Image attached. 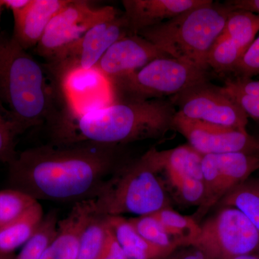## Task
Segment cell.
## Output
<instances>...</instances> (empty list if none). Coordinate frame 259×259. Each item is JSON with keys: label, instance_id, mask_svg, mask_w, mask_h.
Returning a JSON list of instances; mask_svg holds the SVG:
<instances>
[{"label": "cell", "instance_id": "1", "mask_svg": "<svg viewBox=\"0 0 259 259\" xmlns=\"http://www.w3.org/2000/svg\"><path fill=\"white\" fill-rule=\"evenodd\" d=\"M117 146L79 141L28 148L8 164L10 188L37 201L75 204L97 198L122 166Z\"/></svg>", "mask_w": 259, "mask_h": 259}, {"label": "cell", "instance_id": "2", "mask_svg": "<svg viewBox=\"0 0 259 259\" xmlns=\"http://www.w3.org/2000/svg\"><path fill=\"white\" fill-rule=\"evenodd\" d=\"M0 110L17 136L44 125L54 131L71 113L62 86L47 65L4 31L0 32Z\"/></svg>", "mask_w": 259, "mask_h": 259}, {"label": "cell", "instance_id": "3", "mask_svg": "<svg viewBox=\"0 0 259 259\" xmlns=\"http://www.w3.org/2000/svg\"><path fill=\"white\" fill-rule=\"evenodd\" d=\"M176 109L165 99L113 102L70 116L54 134L55 143L79 141L117 146L158 139L174 128Z\"/></svg>", "mask_w": 259, "mask_h": 259}, {"label": "cell", "instance_id": "4", "mask_svg": "<svg viewBox=\"0 0 259 259\" xmlns=\"http://www.w3.org/2000/svg\"><path fill=\"white\" fill-rule=\"evenodd\" d=\"M232 10L226 3L209 0L176 18L144 29L137 35L169 57L208 71L209 51L222 33Z\"/></svg>", "mask_w": 259, "mask_h": 259}, {"label": "cell", "instance_id": "5", "mask_svg": "<svg viewBox=\"0 0 259 259\" xmlns=\"http://www.w3.org/2000/svg\"><path fill=\"white\" fill-rule=\"evenodd\" d=\"M95 211L106 216L134 214L144 216L168 207V200L157 173L141 157L123 165L94 199Z\"/></svg>", "mask_w": 259, "mask_h": 259}, {"label": "cell", "instance_id": "6", "mask_svg": "<svg viewBox=\"0 0 259 259\" xmlns=\"http://www.w3.org/2000/svg\"><path fill=\"white\" fill-rule=\"evenodd\" d=\"M207 79V71L171 57L155 59L133 74L110 81L112 102L175 96Z\"/></svg>", "mask_w": 259, "mask_h": 259}, {"label": "cell", "instance_id": "7", "mask_svg": "<svg viewBox=\"0 0 259 259\" xmlns=\"http://www.w3.org/2000/svg\"><path fill=\"white\" fill-rule=\"evenodd\" d=\"M259 245V231L238 209L226 207L202 226L192 246L209 259L250 254Z\"/></svg>", "mask_w": 259, "mask_h": 259}, {"label": "cell", "instance_id": "8", "mask_svg": "<svg viewBox=\"0 0 259 259\" xmlns=\"http://www.w3.org/2000/svg\"><path fill=\"white\" fill-rule=\"evenodd\" d=\"M131 34L125 15L104 20L46 62L48 69L58 82L75 71H89L97 64L112 44Z\"/></svg>", "mask_w": 259, "mask_h": 259}, {"label": "cell", "instance_id": "9", "mask_svg": "<svg viewBox=\"0 0 259 259\" xmlns=\"http://www.w3.org/2000/svg\"><path fill=\"white\" fill-rule=\"evenodd\" d=\"M170 101L178 107L177 112L190 120L246 131L248 116L223 87L212 84L208 79L171 97Z\"/></svg>", "mask_w": 259, "mask_h": 259}, {"label": "cell", "instance_id": "10", "mask_svg": "<svg viewBox=\"0 0 259 259\" xmlns=\"http://www.w3.org/2000/svg\"><path fill=\"white\" fill-rule=\"evenodd\" d=\"M117 15V10L112 6L95 8L86 0H70L69 4L51 20L34 49L35 53L47 62L94 25Z\"/></svg>", "mask_w": 259, "mask_h": 259}, {"label": "cell", "instance_id": "11", "mask_svg": "<svg viewBox=\"0 0 259 259\" xmlns=\"http://www.w3.org/2000/svg\"><path fill=\"white\" fill-rule=\"evenodd\" d=\"M258 168V153L237 152L202 156L204 197L197 210V218L205 214L220 199L248 180Z\"/></svg>", "mask_w": 259, "mask_h": 259}, {"label": "cell", "instance_id": "12", "mask_svg": "<svg viewBox=\"0 0 259 259\" xmlns=\"http://www.w3.org/2000/svg\"><path fill=\"white\" fill-rule=\"evenodd\" d=\"M189 145L202 156L243 152L258 153L259 141L247 131L190 120L176 112L173 121Z\"/></svg>", "mask_w": 259, "mask_h": 259}, {"label": "cell", "instance_id": "13", "mask_svg": "<svg viewBox=\"0 0 259 259\" xmlns=\"http://www.w3.org/2000/svg\"><path fill=\"white\" fill-rule=\"evenodd\" d=\"M169 57L146 38L129 34L112 44L96 69L108 82L133 74L155 59Z\"/></svg>", "mask_w": 259, "mask_h": 259}, {"label": "cell", "instance_id": "14", "mask_svg": "<svg viewBox=\"0 0 259 259\" xmlns=\"http://www.w3.org/2000/svg\"><path fill=\"white\" fill-rule=\"evenodd\" d=\"M73 115L95 110L112 103L110 85L96 69L75 71L61 82Z\"/></svg>", "mask_w": 259, "mask_h": 259}, {"label": "cell", "instance_id": "15", "mask_svg": "<svg viewBox=\"0 0 259 259\" xmlns=\"http://www.w3.org/2000/svg\"><path fill=\"white\" fill-rule=\"evenodd\" d=\"M70 0H30L25 8L12 12L14 18L13 37L25 50L35 49L51 20Z\"/></svg>", "mask_w": 259, "mask_h": 259}, {"label": "cell", "instance_id": "16", "mask_svg": "<svg viewBox=\"0 0 259 259\" xmlns=\"http://www.w3.org/2000/svg\"><path fill=\"white\" fill-rule=\"evenodd\" d=\"M209 0H123L130 32L137 34L153 25L206 4Z\"/></svg>", "mask_w": 259, "mask_h": 259}, {"label": "cell", "instance_id": "17", "mask_svg": "<svg viewBox=\"0 0 259 259\" xmlns=\"http://www.w3.org/2000/svg\"><path fill=\"white\" fill-rule=\"evenodd\" d=\"M94 210V199L75 203L66 218L59 221L57 233L40 259H76L81 233Z\"/></svg>", "mask_w": 259, "mask_h": 259}, {"label": "cell", "instance_id": "18", "mask_svg": "<svg viewBox=\"0 0 259 259\" xmlns=\"http://www.w3.org/2000/svg\"><path fill=\"white\" fill-rule=\"evenodd\" d=\"M142 158L153 171L164 172L167 177L188 176L202 181V155L189 144L166 151L152 148Z\"/></svg>", "mask_w": 259, "mask_h": 259}, {"label": "cell", "instance_id": "19", "mask_svg": "<svg viewBox=\"0 0 259 259\" xmlns=\"http://www.w3.org/2000/svg\"><path fill=\"white\" fill-rule=\"evenodd\" d=\"M107 224L127 259H162L173 253L146 241L122 216H108Z\"/></svg>", "mask_w": 259, "mask_h": 259}, {"label": "cell", "instance_id": "20", "mask_svg": "<svg viewBox=\"0 0 259 259\" xmlns=\"http://www.w3.org/2000/svg\"><path fill=\"white\" fill-rule=\"evenodd\" d=\"M44 210L37 202L28 212L0 228V255L8 256L35 235L44 220Z\"/></svg>", "mask_w": 259, "mask_h": 259}, {"label": "cell", "instance_id": "21", "mask_svg": "<svg viewBox=\"0 0 259 259\" xmlns=\"http://www.w3.org/2000/svg\"><path fill=\"white\" fill-rule=\"evenodd\" d=\"M258 32L259 15L245 10H233L221 35L231 40L245 52L254 41Z\"/></svg>", "mask_w": 259, "mask_h": 259}, {"label": "cell", "instance_id": "22", "mask_svg": "<svg viewBox=\"0 0 259 259\" xmlns=\"http://www.w3.org/2000/svg\"><path fill=\"white\" fill-rule=\"evenodd\" d=\"M226 207L236 208L248 218L259 231V182L245 181L223 198Z\"/></svg>", "mask_w": 259, "mask_h": 259}, {"label": "cell", "instance_id": "23", "mask_svg": "<svg viewBox=\"0 0 259 259\" xmlns=\"http://www.w3.org/2000/svg\"><path fill=\"white\" fill-rule=\"evenodd\" d=\"M152 214L181 245H192L199 236L200 226L194 218L183 215L168 207Z\"/></svg>", "mask_w": 259, "mask_h": 259}, {"label": "cell", "instance_id": "24", "mask_svg": "<svg viewBox=\"0 0 259 259\" xmlns=\"http://www.w3.org/2000/svg\"><path fill=\"white\" fill-rule=\"evenodd\" d=\"M107 232L106 216L94 210L81 233L76 259H96L106 241Z\"/></svg>", "mask_w": 259, "mask_h": 259}, {"label": "cell", "instance_id": "25", "mask_svg": "<svg viewBox=\"0 0 259 259\" xmlns=\"http://www.w3.org/2000/svg\"><path fill=\"white\" fill-rule=\"evenodd\" d=\"M244 53L231 40L220 35L209 52V69L211 68L218 73L234 72Z\"/></svg>", "mask_w": 259, "mask_h": 259}, {"label": "cell", "instance_id": "26", "mask_svg": "<svg viewBox=\"0 0 259 259\" xmlns=\"http://www.w3.org/2000/svg\"><path fill=\"white\" fill-rule=\"evenodd\" d=\"M59 221L56 212H49L44 217L35 235L23 245L21 251L13 259H40L44 250L57 233Z\"/></svg>", "mask_w": 259, "mask_h": 259}, {"label": "cell", "instance_id": "27", "mask_svg": "<svg viewBox=\"0 0 259 259\" xmlns=\"http://www.w3.org/2000/svg\"><path fill=\"white\" fill-rule=\"evenodd\" d=\"M128 221L143 238L153 244L172 250L181 245L152 214L131 218Z\"/></svg>", "mask_w": 259, "mask_h": 259}, {"label": "cell", "instance_id": "28", "mask_svg": "<svg viewBox=\"0 0 259 259\" xmlns=\"http://www.w3.org/2000/svg\"><path fill=\"white\" fill-rule=\"evenodd\" d=\"M38 202L15 189L0 191V228L21 217Z\"/></svg>", "mask_w": 259, "mask_h": 259}, {"label": "cell", "instance_id": "29", "mask_svg": "<svg viewBox=\"0 0 259 259\" xmlns=\"http://www.w3.org/2000/svg\"><path fill=\"white\" fill-rule=\"evenodd\" d=\"M172 187L176 189L185 202L200 205L204 197L203 181L188 176H172L168 177Z\"/></svg>", "mask_w": 259, "mask_h": 259}, {"label": "cell", "instance_id": "30", "mask_svg": "<svg viewBox=\"0 0 259 259\" xmlns=\"http://www.w3.org/2000/svg\"><path fill=\"white\" fill-rule=\"evenodd\" d=\"M13 125L0 110V163L9 164L17 155Z\"/></svg>", "mask_w": 259, "mask_h": 259}, {"label": "cell", "instance_id": "31", "mask_svg": "<svg viewBox=\"0 0 259 259\" xmlns=\"http://www.w3.org/2000/svg\"><path fill=\"white\" fill-rule=\"evenodd\" d=\"M233 73L238 77L250 78L259 75V36L245 51Z\"/></svg>", "mask_w": 259, "mask_h": 259}, {"label": "cell", "instance_id": "32", "mask_svg": "<svg viewBox=\"0 0 259 259\" xmlns=\"http://www.w3.org/2000/svg\"><path fill=\"white\" fill-rule=\"evenodd\" d=\"M223 88L228 94V96L231 97L232 100L241 107L248 117L259 121V98L258 97L249 96V95L236 93V92L228 91L223 87Z\"/></svg>", "mask_w": 259, "mask_h": 259}, {"label": "cell", "instance_id": "33", "mask_svg": "<svg viewBox=\"0 0 259 259\" xmlns=\"http://www.w3.org/2000/svg\"><path fill=\"white\" fill-rule=\"evenodd\" d=\"M223 88L228 91L259 98V81H253L250 78L237 77L235 79L228 80Z\"/></svg>", "mask_w": 259, "mask_h": 259}, {"label": "cell", "instance_id": "34", "mask_svg": "<svg viewBox=\"0 0 259 259\" xmlns=\"http://www.w3.org/2000/svg\"><path fill=\"white\" fill-rule=\"evenodd\" d=\"M96 259H127L123 250L109 228L106 241Z\"/></svg>", "mask_w": 259, "mask_h": 259}, {"label": "cell", "instance_id": "35", "mask_svg": "<svg viewBox=\"0 0 259 259\" xmlns=\"http://www.w3.org/2000/svg\"><path fill=\"white\" fill-rule=\"evenodd\" d=\"M226 3L233 10H245L259 15V0H233Z\"/></svg>", "mask_w": 259, "mask_h": 259}, {"label": "cell", "instance_id": "36", "mask_svg": "<svg viewBox=\"0 0 259 259\" xmlns=\"http://www.w3.org/2000/svg\"><path fill=\"white\" fill-rule=\"evenodd\" d=\"M171 259H209L200 250L194 248V249L182 252Z\"/></svg>", "mask_w": 259, "mask_h": 259}, {"label": "cell", "instance_id": "37", "mask_svg": "<svg viewBox=\"0 0 259 259\" xmlns=\"http://www.w3.org/2000/svg\"><path fill=\"white\" fill-rule=\"evenodd\" d=\"M4 8H8L12 12L25 8L30 3V0H2Z\"/></svg>", "mask_w": 259, "mask_h": 259}, {"label": "cell", "instance_id": "38", "mask_svg": "<svg viewBox=\"0 0 259 259\" xmlns=\"http://www.w3.org/2000/svg\"><path fill=\"white\" fill-rule=\"evenodd\" d=\"M232 259H259V258L258 257L255 256V255L246 254L235 257V258Z\"/></svg>", "mask_w": 259, "mask_h": 259}, {"label": "cell", "instance_id": "39", "mask_svg": "<svg viewBox=\"0 0 259 259\" xmlns=\"http://www.w3.org/2000/svg\"><path fill=\"white\" fill-rule=\"evenodd\" d=\"M3 8H4V5L3 4V1L0 0V22H1L2 13H3Z\"/></svg>", "mask_w": 259, "mask_h": 259}, {"label": "cell", "instance_id": "40", "mask_svg": "<svg viewBox=\"0 0 259 259\" xmlns=\"http://www.w3.org/2000/svg\"><path fill=\"white\" fill-rule=\"evenodd\" d=\"M12 255H8V256H2L0 255V259H13Z\"/></svg>", "mask_w": 259, "mask_h": 259}, {"label": "cell", "instance_id": "41", "mask_svg": "<svg viewBox=\"0 0 259 259\" xmlns=\"http://www.w3.org/2000/svg\"><path fill=\"white\" fill-rule=\"evenodd\" d=\"M259 141V140H258ZM258 157H259V151H258Z\"/></svg>", "mask_w": 259, "mask_h": 259}]
</instances>
